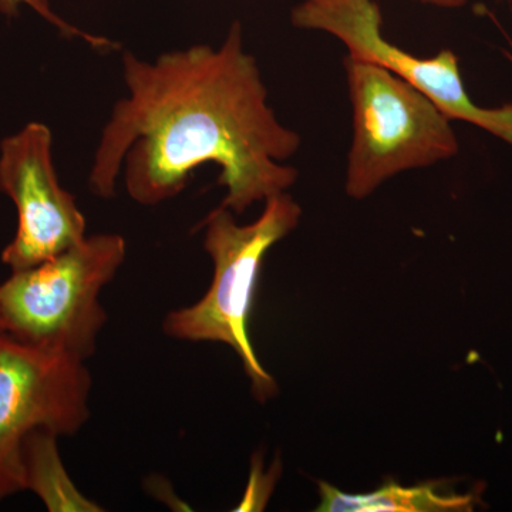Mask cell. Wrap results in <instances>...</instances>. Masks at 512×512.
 Wrapping results in <instances>:
<instances>
[{"instance_id": "cell-1", "label": "cell", "mask_w": 512, "mask_h": 512, "mask_svg": "<svg viewBox=\"0 0 512 512\" xmlns=\"http://www.w3.org/2000/svg\"><path fill=\"white\" fill-rule=\"evenodd\" d=\"M123 77L128 96L114 104L90 170L96 197H116L123 174L131 200L153 207L212 164L227 190L221 207L241 215L298 180L285 161L298 153L301 136L269 106L241 23H232L218 47L173 50L153 62L124 52Z\"/></svg>"}, {"instance_id": "cell-2", "label": "cell", "mask_w": 512, "mask_h": 512, "mask_svg": "<svg viewBox=\"0 0 512 512\" xmlns=\"http://www.w3.org/2000/svg\"><path fill=\"white\" fill-rule=\"evenodd\" d=\"M302 208L288 192L265 201L258 220L239 225L234 212L218 207L202 222L204 249L214 275L200 301L165 316L163 329L171 339L217 342L234 349L259 403L274 397L278 386L256 356L248 326L262 264L269 249L298 227Z\"/></svg>"}, {"instance_id": "cell-3", "label": "cell", "mask_w": 512, "mask_h": 512, "mask_svg": "<svg viewBox=\"0 0 512 512\" xmlns=\"http://www.w3.org/2000/svg\"><path fill=\"white\" fill-rule=\"evenodd\" d=\"M119 234H96L0 284V322L10 338L86 362L107 322L101 291L126 261Z\"/></svg>"}, {"instance_id": "cell-4", "label": "cell", "mask_w": 512, "mask_h": 512, "mask_svg": "<svg viewBox=\"0 0 512 512\" xmlns=\"http://www.w3.org/2000/svg\"><path fill=\"white\" fill-rule=\"evenodd\" d=\"M353 137L346 192L365 200L394 175L456 156L451 120L427 94L377 64L346 57Z\"/></svg>"}, {"instance_id": "cell-5", "label": "cell", "mask_w": 512, "mask_h": 512, "mask_svg": "<svg viewBox=\"0 0 512 512\" xmlns=\"http://www.w3.org/2000/svg\"><path fill=\"white\" fill-rule=\"evenodd\" d=\"M92 384L86 362L0 335V501L25 491L23 444L30 434L82 430Z\"/></svg>"}, {"instance_id": "cell-6", "label": "cell", "mask_w": 512, "mask_h": 512, "mask_svg": "<svg viewBox=\"0 0 512 512\" xmlns=\"http://www.w3.org/2000/svg\"><path fill=\"white\" fill-rule=\"evenodd\" d=\"M296 29L316 30L336 37L349 57L377 64L427 94L450 120L483 128L512 146V104L484 109L470 99L453 50L423 59L383 36L379 0H303L291 12Z\"/></svg>"}, {"instance_id": "cell-7", "label": "cell", "mask_w": 512, "mask_h": 512, "mask_svg": "<svg viewBox=\"0 0 512 512\" xmlns=\"http://www.w3.org/2000/svg\"><path fill=\"white\" fill-rule=\"evenodd\" d=\"M52 146L43 123H29L0 143V191L18 214L15 237L0 256L10 272L49 261L87 237L86 218L57 177Z\"/></svg>"}, {"instance_id": "cell-8", "label": "cell", "mask_w": 512, "mask_h": 512, "mask_svg": "<svg viewBox=\"0 0 512 512\" xmlns=\"http://www.w3.org/2000/svg\"><path fill=\"white\" fill-rule=\"evenodd\" d=\"M320 512H448L473 510L470 494L446 493L443 485L426 483L416 487L386 484L366 494H348L319 483Z\"/></svg>"}, {"instance_id": "cell-9", "label": "cell", "mask_w": 512, "mask_h": 512, "mask_svg": "<svg viewBox=\"0 0 512 512\" xmlns=\"http://www.w3.org/2000/svg\"><path fill=\"white\" fill-rule=\"evenodd\" d=\"M55 433L37 430L23 444L25 491L50 512H100L103 508L76 487L60 457Z\"/></svg>"}, {"instance_id": "cell-10", "label": "cell", "mask_w": 512, "mask_h": 512, "mask_svg": "<svg viewBox=\"0 0 512 512\" xmlns=\"http://www.w3.org/2000/svg\"><path fill=\"white\" fill-rule=\"evenodd\" d=\"M22 8L35 10L36 13H39L43 19L52 23L53 26H56L64 35L80 36L79 30L74 29L73 26L67 25L64 20L60 19L59 16L53 12L52 8H50L49 0H0V12H2L3 15L9 16V18L18 16Z\"/></svg>"}, {"instance_id": "cell-11", "label": "cell", "mask_w": 512, "mask_h": 512, "mask_svg": "<svg viewBox=\"0 0 512 512\" xmlns=\"http://www.w3.org/2000/svg\"><path fill=\"white\" fill-rule=\"evenodd\" d=\"M421 2L429 3V5L437 6V8L457 9L467 5L468 0H421Z\"/></svg>"}, {"instance_id": "cell-12", "label": "cell", "mask_w": 512, "mask_h": 512, "mask_svg": "<svg viewBox=\"0 0 512 512\" xmlns=\"http://www.w3.org/2000/svg\"><path fill=\"white\" fill-rule=\"evenodd\" d=\"M3 333L2 322H0V335Z\"/></svg>"}, {"instance_id": "cell-13", "label": "cell", "mask_w": 512, "mask_h": 512, "mask_svg": "<svg viewBox=\"0 0 512 512\" xmlns=\"http://www.w3.org/2000/svg\"><path fill=\"white\" fill-rule=\"evenodd\" d=\"M508 57H510V60H511V63H512V56H508Z\"/></svg>"}]
</instances>
